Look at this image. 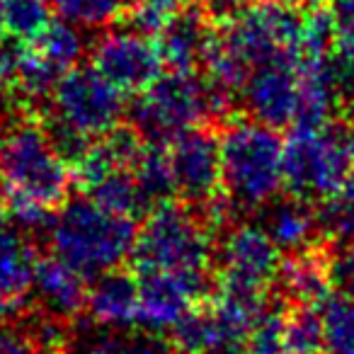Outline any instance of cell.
Wrapping results in <instances>:
<instances>
[{
	"label": "cell",
	"instance_id": "cell-26",
	"mask_svg": "<svg viewBox=\"0 0 354 354\" xmlns=\"http://www.w3.org/2000/svg\"><path fill=\"white\" fill-rule=\"evenodd\" d=\"M325 347L333 354H354V296L333 294L323 306Z\"/></svg>",
	"mask_w": 354,
	"mask_h": 354
},
{
	"label": "cell",
	"instance_id": "cell-35",
	"mask_svg": "<svg viewBox=\"0 0 354 354\" xmlns=\"http://www.w3.org/2000/svg\"><path fill=\"white\" fill-rule=\"evenodd\" d=\"M252 3H255V0H202V8L216 20V17L233 15V12L243 10V8L252 6Z\"/></svg>",
	"mask_w": 354,
	"mask_h": 354
},
{
	"label": "cell",
	"instance_id": "cell-32",
	"mask_svg": "<svg viewBox=\"0 0 354 354\" xmlns=\"http://www.w3.org/2000/svg\"><path fill=\"white\" fill-rule=\"evenodd\" d=\"M333 25L335 44L333 49L354 59V0H333Z\"/></svg>",
	"mask_w": 354,
	"mask_h": 354
},
{
	"label": "cell",
	"instance_id": "cell-17",
	"mask_svg": "<svg viewBox=\"0 0 354 354\" xmlns=\"http://www.w3.org/2000/svg\"><path fill=\"white\" fill-rule=\"evenodd\" d=\"M143 148L141 133L133 127L112 129L104 136L95 138L80 158L73 162V175L80 183V187L88 189L90 185L100 183L102 177L112 175L119 170H133L138 153Z\"/></svg>",
	"mask_w": 354,
	"mask_h": 354
},
{
	"label": "cell",
	"instance_id": "cell-18",
	"mask_svg": "<svg viewBox=\"0 0 354 354\" xmlns=\"http://www.w3.org/2000/svg\"><path fill=\"white\" fill-rule=\"evenodd\" d=\"M85 308L102 328L127 330L138 325V277L119 270L95 277Z\"/></svg>",
	"mask_w": 354,
	"mask_h": 354
},
{
	"label": "cell",
	"instance_id": "cell-8",
	"mask_svg": "<svg viewBox=\"0 0 354 354\" xmlns=\"http://www.w3.org/2000/svg\"><path fill=\"white\" fill-rule=\"evenodd\" d=\"M354 170V124L291 129L284 143V187L304 202H325Z\"/></svg>",
	"mask_w": 354,
	"mask_h": 354
},
{
	"label": "cell",
	"instance_id": "cell-40",
	"mask_svg": "<svg viewBox=\"0 0 354 354\" xmlns=\"http://www.w3.org/2000/svg\"><path fill=\"white\" fill-rule=\"evenodd\" d=\"M0 143H3V136H0Z\"/></svg>",
	"mask_w": 354,
	"mask_h": 354
},
{
	"label": "cell",
	"instance_id": "cell-27",
	"mask_svg": "<svg viewBox=\"0 0 354 354\" xmlns=\"http://www.w3.org/2000/svg\"><path fill=\"white\" fill-rule=\"evenodd\" d=\"M325 344L323 313L315 306H291L286 315V354H318Z\"/></svg>",
	"mask_w": 354,
	"mask_h": 354
},
{
	"label": "cell",
	"instance_id": "cell-10",
	"mask_svg": "<svg viewBox=\"0 0 354 354\" xmlns=\"http://www.w3.org/2000/svg\"><path fill=\"white\" fill-rule=\"evenodd\" d=\"M218 291L265 299L281 270V250L262 226L231 228L218 248Z\"/></svg>",
	"mask_w": 354,
	"mask_h": 354
},
{
	"label": "cell",
	"instance_id": "cell-38",
	"mask_svg": "<svg viewBox=\"0 0 354 354\" xmlns=\"http://www.w3.org/2000/svg\"><path fill=\"white\" fill-rule=\"evenodd\" d=\"M8 216H10V212H8V204H6V197H3V192H0V228L6 226Z\"/></svg>",
	"mask_w": 354,
	"mask_h": 354
},
{
	"label": "cell",
	"instance_id": "cell-33",
	"mask_svg": "<svg viewBox=\"0 0 354 354\" xmlns=\"http://www.w3.org/2000/svg\"><path fill=\"white\" fill-rule=\"evenodd\" d=\"M333 284L337 294L354 296V241L333 257Z\"/></svg>",
	"mask_w": 354,
	"mask_h": 354
},
{
	"label": "cell",
	"instance_id": "cell-37",
	"mask_svg": "<svg viewBox=\"0 0 354 354\" xmlns=\"http://www.w3.org/2000/svg\"><path fill=\"white\" fill-rule=\"evenodd\" d=\"M12 313H15V304H12V301H3V299H0V330L6 328L8 320L12 318Z\"/></svg>",
	"mask_w": 354,
	"mask_h": 354
},
{
	"label": "cell",
	"instance_id": "cell-30",
	"mask_svg": "<svg viewBox=\"0 0 354 354\" xmlns=\"http://www.w3.org/2000/svg\"><path fill=\"white\" fill-rule=\"evenodd\" d=\"M189 6H192V0H133L124 17H127V27L131 30L148 37H158L170 17L187 10Z\"/></svg>",
	"mask_w": 354,
	"mask_h": 354
},
{
	"label": "cell",
	"instance_id": "cell-4",
	"mask_svg": "<svg viewBox=\"0 0 354 354\" xmlns=\"http://www.w3.org/2000/svg\"><path fill=\"white\" fill-rule=\"evenodd\" d=\"M46 100L49 133L71 165L95 138L117 129L124 117V93L93 64L71 68Z\"/></svg>",
	"mask_w": 354,
	"mask_h": 354
},
{
	"label": "cell",
	"instance_id": "cell-1",
	"mask_svg": "<svg viewBox=\"0 0 354 354\" xmlns=\"http://www.w3.org/2000/svg\"><path fill=\"white\" fill-rule=\"evenodd\" d=\"M71 180V160L56 146L49 129L20 122L3 136L0 192L22 228H49L56 209L66 202Z\"/></svg>",
	"mask_w": 354,
	"mask_h": 354
},
{
	"label": "cell",
	"instance_id": "cell-39",
	"mask_svg": "<svg viewBox=\"0 0 354 354\" xmlns=\"http://www.w3.org/2000/svg\"><path fill=\"white\" fill-rule=\"evenodd\" d=\"M277 3H291V6H294V0H277Z\"/></svg>",
	"mask_w": 354,
	"mask_h": 354
},
{
	"label": "cell",
	"instance_id": "cell-34",
	"mask_svg": "<svg viewBox=\"0 0 354 354\" xmlns=\"http://www.w3.org/2000/svg\"><path fill=\"white\" fill-rule=\"evenodd\" d=\"M0 354H46L32 333L3 328L0 330Z\"/></svg>",
	"mask_w": 354,
	"mask_h": 354
},
{
	"label": "cell",
	"instance_id": "cell-23",
	"mask_svg": "<svg viewBox=\"0 0 354 354\" xmlns=\"http://www.w3.org/2000/svg\"><path fill=\"white\" fill-rule=\"evenodd\" d=\"M133 175H136L138 185L146 192L151 204L170 202L175 189V175H172V162H170V148L162 141H146L138 153L136 162H133Z\"/></svg>",
	"mask_w": 354,
	"mask_h": 354
},
{
	"label": "cell",
	"instance_id": "cell-31",
	"mask_svg": "<svg viewBox=\"0 0 354 354\" xmlns=\"http://www.w3.org/2000/svg\"><path fill=\"white\" fill-rule=\"evenodd\" d=\"M85 354H180L175 344L165 342L158 335L146 333L138 337H104L95 342Z\"/></svg>",
	"mask_w": 354,
	"mask_h": 354
},
{
	"label": "cell",
	"instance_id": "cell-14",
	"mask_svg": "<svg viewBox=\"0 0 354 354\" xmlns=\"http://www.w3.org/2000/svg\"><path fill=\"white\" fill-rule=\"evenodd\" d=\"M301 90V59L281 56L267 61L248 73L243 83L241 97L245 112L255 122H262L272 129L294 127L299 112Z\"/></svg>",
	"mask_w": 354,
	"mask_h": 354
},
{
	"label": "cell",
	"instance_id": "cell-21",
	"mask_svg": "<svg viewBox=\"0 0 354 354\" xmlns=\"http://www.w3.org/2000/svg\"><path fill=\"white\" fill-rule=\"evenodd\" d=\"M37 260L39 257L22 233L0 228V299L17 304L32 289Z\"/></svg>",
	"mask_w": 354,
	"mask_h": 354
},
{
	"label": "cell",
	"instance_id": "cell-19",
	"mask_svg": "<svg viewBox=\"0 0 354 354\" xmlns=\"http://www.w3.org/2000/svg\"><path fill=\"white\" fill-rule=\"evenodd\" d=\"M32 289L46 315H54L59 320L73 318L78 310L85 308L88 299L85 277L56 255L37 260Z\"/></svg>",
	"mask_w": 354,
	"mask_h": 354
},
{
	"label": "cell",
	"instance_id": "cell-29",
	"mask_svg": "<svg viewBox=\"0 0 354 354\" xmlns=\"http://www.w3.org/2000/svg\"><path fill=\"white\" fill-rule=\"evenodd\" d=\"M133 0H51L54 10L64 20L78 27H100L124 17Z\"/></svg>",
	"mask_w": 354,
	"mask_h": 354
},
{
	"label": "cell",
	"instance_id": "cell-7",
	"mask_svg": "<svg viewBox=\"0 0 354 354\" xmlns=\"http://www.w3.org/2000/svg\"><path fill=\"white\" fill-rule=\"evenodd\" d=\"M214 228L189 204L162 202L138 228L131 262L136 272H209Z\"/></svg>",
	"mask_w": 354,
	"mask_h": 354
},
{
	"label": "cell",
	"instance_id": "cell-11",
	"mask_svg": "<svg viewBox=\"0 0 354 354\" xmlns=\"http://www.w3.org/2000/svg\"><path fill=\"white\" fill-rule=\"evenodd\" d=\"M138 325L146 333H172L212 296L209 272H136Z\"/></svg>",
	"mask_w": 354,
	"mask_h": 354
},
{
	"label": "cell",
	"instance_id": "cell-28",
	"mask_svg": "<svg viewBox=\"0 0 354 354\" xmlns=\"http://www.w3.org/2000/svg\"><path fill=\"white\" fill-rule=\"evenodd\" d=\"M286 315L284 304L267 306L257 315L250 335H248L245 354H286Z\"/></svg>",
	"mask_w": 354,
	"mask_h": 354
},
{
	"label": "cell",
	"instance_id": "cell-24",
	"mask_svg": "<svg viewBox=\"0 0 354 354\" xmlns=\"http://www.w3.org/2000/svg\"><path fill=\"white\" fill-rule=\"evenodd\" d=\"M85 197H90L93 202H97L100 207L109 209L114 214H122V216L136 218L138 214H143L151 202H148L146 192L138 185L133 170H119L112 175L102 177L100 183L90 185L85 189Z\"/></svg>",
	"mask_w": 354,
	"mask_h": 354
},
{
	"label": "cell",
	"instance_id": "cell-13",
	"mask_svg": "<svg viewBox=\"0 0 354 354\" xmlns=\"http://www.w3.org/2000/svg\"><path fill=\"white\" fill-rule=\"evenodd\" d=\"M175 189L189 207H204L221 189V138L209 124L175 136L170 143Z\"/></svg>",
	"mask_w": 354,
	"mask_h": 354
},
{
	"label": "cell",
	"instance_id": "cell-15",
	"mask_svg": "<svg viewBox=\"0 0 354 354\" xmlns=\"http://www.w3.org/2000/svg\"><path fill=\"white\" fill-rule=\"evenodd\" d=\"M214 17L204 8L189 6L167 20V25L156 37L162 61L170 71H194L207 61L209 46L216 35L212 25Z\"/></svg>",
	"mask_w": 354,
	"mask_h": 354
},
{
	"label": "cell",
	"instance_id": "cell-6",
	"mask_svg": "<svg viewBox=\"0 0 354 354\" xmlns=\"http://www.w3.org/2000/svg\"><path fill=\"white\" fill-rule=\"evenodd\" d=\"M231 104V97L199 78L194 71H172L136 95L129 122L146 141L170 143L183 131L212 124Z\"/></svg>",
	"mask_w": 354,
	"mask_h": 354
},
{
	"label": "cell",
	"instance_id": "cell-25",
	"mask_svg": "<svg viewBox=\"0 0 354 354\" xmlns=\"http://www.w3.org/2000/svg\"><path fill=\"white\" fill-rule=\"evenodd\" d=\"M318 223L320 233L339 243H352L354 241V170L344 180V185L320 202L318 207Z\"/></svg>",
	"mask_w": 354,
	"mask_h": 354
},
{
	"label": "cell",
	"instance_id": "cell-3",
	"mask_svg": "<svg viewBox=\"0 0 354 354\" xmlns=\"http://www.w3.org/2000/svg\"><path fill=\"white\" fill-rule=\"evenodd\" d=\"M46 233L51 252L88 279L119 270L133 255L138 226L136 218L80 197L56 209Z\"/></svg>",
	"mask_w": 354,
	"mask_h": 354
},
{
	"label": "cell",
	"instance_id": "cell-2",
	"mask_svg": "<svg viewBox=\"0 0 354 354\" xmlns=\"http://www.w3.org/2000/svg\"><path fill=\"white\" fill-rule=\"evenodd\" d=\"M223 20L226 22L214 35L204 66L209 83L231 100L233 95L238 97L252 68L281 56L301 59L304 15H299L291 3H252Z\"/></svg>",
	"mask_w": 354,
	"mask_h": 354
},
{
	"label": "cell",
	"instance_id": "cell-12",
	"mask_svg": "<svg viewBox=\"0 0 354 354\" xmlns=\"http://www.w3.org/2000/svg\"><path fill=\"white\" fill-rule=\"evenodd\" d=\"M93 66L122 93L138 95L160 78L165 61L156 37L124 27L100 37L93 46Z\"/></svg>",
	"mask_w": 354,
	"mask_h": 354
},
{
	"label": "cell",
	"instance_id": "cell-22",
	"mask_svg": "<svg viewBox=\"0 0 354 354\" xmlns=\"http://www.w3.org/2000/svg\"><path fill=\"white\" fill-rule=\"evenodd\" d=\"M51 0H0V35L15 44L39 39L54 22Z\"/></svg>",
	"mask_w": 354,
	"mask_h": 354
},
{
	"label": "cell",
	"instance_id": "cell-5",
	"mask_svg": "<svg viewBox=\"0 0 354 354\" xmlns=\"http://www.w3.org/2000/svg\"><path fill=\"white\" fill-rule=\"evenodd\" d=\"M284 187V141L262 122H236L221 136V189L233 212L265 209Z\"/></svg>",
	"mask_w": 354,
	"mask_h": 354
},
{
	"label": "cell",
	"instance_id": "cell-16",
	"mask_svg": "<svg viewBox=\"0 0 354 354\" xmlns=\"http://www.w3.org/2000/svg\"><path fill=\"white\" fill-rule=\"evenodd\" d=\"M281 294L291 306H320L333 296V257L320 248L291 252L281 260V270L277 277Z\"/></svg>",
	"mask_w": 354,
	"mask_h": 354
},
{
	"label": "cell",
	"instance_id": "cell-9",
	"mask_svg": "<svg viewBox=\"0 0 354 354\" xmlns=\"http://www.w3.org/2000/svg\"><path fill=\"white\" fill-rule=\"evenodd\" d=\"M10 85L25 97L46 100L61 78L83 59L85 41L78 25L68 20H54L51 27L30 44L10 41L3 46Z\"/></svg>",
	"mask_w": 354,
	"mask_h": 354
},
{
	"label": "cell",
	"instance_id": "cell-36",
	"mask_svg": "<svg viewBox=\"0 0 354 354\" xmlns=\"http://www.w3.org/2000/svg\"><path fill=\"white\" fill-rule=\"evenodd\" d=\"M10 75H8V66H6V59H3V51H0V104L3 100L8 97V90H10Z\"/></svg>",
	"mask_w": 354,
	"mask_h": 354
},
{
	"label": "cell",
	"instance_id": "cell-20",
	"mask_svg": "<svg viewBox=\"0 0 354 354\" xmlns=\"http://www.w3.org/2000/svg\"><path fill=\"white\" fill-rule=\"evenodd\" d=\"M262 228L281 252H299L313 245L320 223L318 214L310 209V202L289 194L286 199L267 204L262 214Z\"/></svg>",
	"mask_w": 354,
	"mask_h": 354
}]
</instances>
